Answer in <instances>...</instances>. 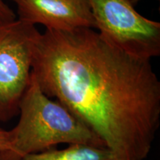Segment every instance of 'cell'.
I'll return each instance as SVG.
<instances>
[{
    "mask_svg": "<svg viewBox=\"0 0 160 160\" xmlns=\"http://www.w3.org/2000/svg\"><path fill=\"white\" fill-rule=\"evenodd\" d=\"M32 73L91 130L113 160H145L160 126V82L148 59L125 53L92 28L46 30L34 38Z\"/></svg>",
    "mask_w": 160,
    "mask_h": 160,
    "instance_id": "obj_1",
    "label": "cell"
},
{
    "mask_svg": "<svg viewBox=\"0 0 160 160\" xmlns=\"http://www.w3.org/2000/svg\"><path fill=\"white\" fill-rule=\"evenodd\" d=\"M17 5L18 20L46 30L71 31L80 28H96L88 0H10Z\"/></svg>",
    "mask_w": 160,
    "mask_h": 160,
    "instance_id": "obj_5",
    "label": "cell"
},
{
    "mask_svg": "<svg viewBox=\"0 0 160 160\" xmlns=\"http://www.w3.org/2000/svg\"><path fill=\"white\" fill-rule=\"evenodd\" d=\"M19 122L11 130V144L0 160H22L59 144L105 147L91 130L59 102L43 93L31 72V82L19 105Z\"/></svg>",
    "mask_w": 160,
    "mask_h": 160,
    "instance_id": "obj_2",
    "label": "cell"
},
{
    "mask_svg": "<svg viewBox=\"0 0 160 160\" xmlns=\"http://www.w3.org/2000/svg\"><path fill=\"white\" fill-rule=\"evenodd\" d=\"M34 25L19 20L0 28V121L19 113L31 82L32 50L38 33Z\"/></svg>",
    "mask_w": 160,
    "mask_h": 160,
    "instance_id": "obj_4",
    "label": "cell"
},
{
    "mask_svg": "<svg viewBox=\"0 0 160 160\" xmlns=\"http://www.w3.org/2000/svg\"><path fill=\"white\" fill-rule=\"evenodd\" d=\"M2 25H0V28H1V27H2Z\"/></svg>",
    "mask_w": 160,
    "mask_h": 160,
    "instance_id": "obj_10",
    "label": "cell"
},
{
    "mask_svg": "<svg viewBox=\"0 0 160 160\" xmlns=\"http://www.w3.org/2000/svg\"><path fill=\"white\" fill-rule=\"evenodd\" d=\"M22 160H113L105 147L71 144L63 149L51 148L26 156Z\"/></svg>",
    "mask_w": 160,
    "mask_h": 160,
    "instance_id": "obj_6",
    "label": "cell"
},
{
    "mask_svg": "<svg viewBox=\"0 0 160 160\" xmlns=\"http://www.w3.org/2000/svg\"><path fill=\"white\" fill-rule=\"evenodd\" d=\"M96 28L125 53L151 60L160 56V23L139 14L129 0H88Z\"/></svg>",
    "mask_w": 160,
    "mask_h": 160,
    "instance_id": "obj_3",
    "label": "cell"
},
{
    "mask_svg": "<svg viewBox=\"0 0 160 160\" xmlns=\"http://www.w3.org/2000/svg\"><path fill=\"white\" fill-rule=\"evenodd\" d=\"M11 144V131L0 128V151H4L10 148Z\"/></svg>",
    "mask_w": 160,
    "mask_h": 160,
    "instance_id": "obj_8",
    "label": "cell"
},
{
    "mask_svg": "<svg viewBox=\"0 0 160 160\" xmlns=\"http://www.w3.org/2000/svg\"><path fill=\"white\" fill-rule=\"evenodd\" d=\"M129 1L131 2L132 5H136V4H137V3L139 1V0H129Z\"/></svg>",
    "mask_w": 160,
    "mask_h": 160,
    "instance_id": "obj_9",
    "label": "cell"
},
{
    "mask_svg": "<svg viewBox=\"0 0 160 160\" xmlns=\"http://www.w3.org/2000/svg\"><path fill=\"white\" fill-rule=\"evenodd\" d=\"M16 14L8 5L0 0V25H5L14 22Z\"/></svg>",
    "mask_w": 160,
    "mask_h": 160,
    "instance_id": "obj_7",
    "label": "cell"
}]
</instances>
